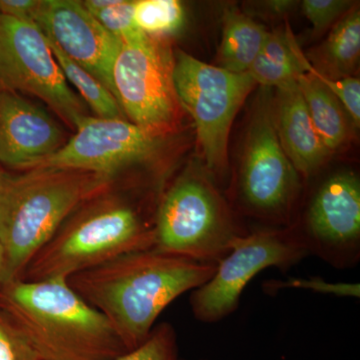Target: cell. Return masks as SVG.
<instances>
[{"mask_svg": "<svg viewBox=\"0 0 360 360\" xmlns=\"http://www.w3.org/2000/svg\"><path fill=\"white\" fill-rule=\"evenodd\" d=\"M222 20L219 68L234 73L248 72L269 32L234 7L225 9Z\"/></svg>", "mask_w": 360, "mask_h": 360, "instance_id": "ac0fdd59", "label": "cell"}, {"mask_svg": "<svg viewBox=\"0 0 360 360\" xmlns=\"http://www.w3.org/2000/svg\"><path fill=\"white\" fill-rule=\"evenodd\" d=\"M174 59L175 91L193 117L205 167L222 174L234 117L257 84L248 72H231L182 51L175 52Z\"/></svg>", "mask_w": 360, "mask_h": 360, "instance_id": "8992f818", "label": "cell"}, {"mask_svg": "<svg viewBox=\"0 0 360 360\" xmlns=\"http://www.w3.org/2000/svg\"><path fill=\"white\" fill-rule=\"evenodd\" d=\"M309 257L288 227L260 229L239 236L217 264L212 276L191 295L195 319L214 323L238 309L248 284L269 267L286 271Z\"/></svg>", "mask_w": 360, "mask_h": 360, "instance_id": "ba28073f", "label": "cell"}, {"mask_svg": "<svg viewBox=\"0 0 360 360\" xmlns=\"http://www.w3.org/2000/svg\"><path fill=\"white\" fill-rule=\"evenodd\" d=\"M40 0H0V13L14 20L34 23Z\"/></svg>", "mask_w": 360, "mask_h": 360, "instance_id": "83f0119b", "label": "cell"}, {"mask_svg": "<svg viewBox=\"0 0 360 360\" xmlns=\"http://www.w3.org/2000/svg\"><path fill=\"white\" fill-rule=\"evenodd\" d=\"M134 1L115 0L101 11L90 13L113 37L122 40L136 32L134 20Z\"/></svg>", "mask_w": 360, "mask_h": 360, "instance_id": "d4e9b609", "label": "cell"}, {"mask_svg": "<svg viewBox=\"0 0 360 360\" xmlns=\"http://www.w3.org/2000/svg\"><path fill=\"white\" fill-rule=\"evenodd\" d=\"M161 143L162 136L129 120L89 115L58 153L34 168L79 170L112 179L125 167L153 158Z\"/></svg>", "mask_w": 360, "mask_h": 360, "instance_id": "7c38bea8", "label": "cell"}, {"mask_svg": "<svg viewBox=\"0 0 360 360\" xmlns=\"http://www.w3.org/2000/svg\"><path fill=\"white\" fill-rule=\"evenodd\" d=\"M360 56V13L354 6L333 30L319 52V66L322 75L331 78L352 77Z\"/></svg>", "mask_w": 360, "mask_h": 360, "instance_id": "d6986e66", "label": "cell"}, {"mask_svg": "<svg viewBox=\"0 0 360 360\" xmlns=\"http://www.w3.org/2000/svg\"><path fill=\"white\" fill-rule=\"evenodd\" d=\"M46 39L66 82L75 87L84 103L91 108L97 117L127 120L120 103L110 90L89 71L66 56L51 39L49 37Z\"/></svg>", "mask_w": 360, "mask_h": 360, "instance_id": "ffe728a7", "label": "cell"}, {"mask_svg": "<svg viewBox=\"0 0 360 360\" xmlns=\"http://www.w3.org/2000/svg\"><path fill=\"white\" fill-rule=\"evenodd\" d=\"M113 360H179V345L174 326L168 322L155 326L139 347Z\"/></svg>", "mask_w": 360, "mask_h": 360, "instance_id": "603a6c76", "label": "cell"}, {"mask_svg": "<svg viewBox=\"0 0 360 360\" xmlns=\"http://www.w3.org/2000/svg\"><path fill=\"white\" fill-rule=\"evenodd\" d=\"M0 91L37 97L71 129L89 116L39 26L0 13Z\"/></svg>", "mask_w": 360, "mask_h": 360, "instance_id": "9c48e42d", "label": "cell"}, {"mask_svg": "<svg viewBox=\"0 0 360 360\" xmlns=\"http://www.w3.org/2000/svg\"><path fill=\"white\" fill-rule=\"evenodd\" d=\"M300 47L288 25L285 30L267 32L248 73L255 84L264 86L279 89L295 84L304 72L298 58Z\"/></svg>", "mask_w": 360, "mask_h": 360, "instance_id": "2e32d148", "label": "cell"}, {"mask_svg": "<svg viewBox=\"0 0 360 360\" xmlns=\"http://www.w3.org/2000/svg\"><path fill=\"white\" fill-rule=\"evenodd\" d=\"M300 179L279 141L274 113L269 106L262 108L251 122L239 174L241 206L260 219L290 224L302 188Z\"/></svg>", "mask_w": 360, "mask_h": 360, "instance_id": "8fae6325", "label": "cell"}, {"mask_svg": "<svg viewBox=\"0 0 360 360\" xmlns=\"http://www.w3.org/2000/svg\"><path fill=\"white\" fill-rule=\"evenodd\" d=\"M122 42L112 70L116 101L129 122L163 137L176 124L181 106L174 53L165 39L139 30Z\"/></svg>", "mask_w": 360, "mask_h": 360, "instance_id": "52a82bcc", "label": "cell"}, {"mask_svg": "<svg viewBox=\"0 0 360 360\" xmlns=\"http://www.w3.org/2000/svg\"><path fill=\"white\" fill-rule=\"evenodd\" d=\"M65 142L46 111L20 94L0 91V162L20 172L32 169Z\"/></svg>", "mask_w": 360, "mask_h": 360, "instance_id": "5bb4252c", "label": "cell"}, {"mask_svg": "<svg viewBox=\"0 0 360 360\" xmlns=\"http://www.w3.org/2000/svg\"><path fill=\"white\" fill-rule=\"evenodd\" d=\"M0 312L39 360H113L129 352L108 319L68 279L1 284Z\"/></svg>", "mask_w": 360, "mask_h": 360, "instance_id": "7a4b0ae2", "label": "cell"}, {"mask_svg": "<svg viewBox=\"0 0 360 360\" xmlns=\"http://www.w3.org/2000/svg\"><path fill=\"white\" fill-rule=\"evenodd\" d=\"M298 58L304 72L316 78L326 89L330 90L345 108L352 122L356 127L360 123V80L359 77H348L343 78H331L322 75L315 70L312 63L303 54L302 49H298Z\"/></svg>", "mask_w": 360, "mask_h": 360, "instance_id": "7402d4cb", "label": "cell"}, {"mask_svg": "<svg viewBox=\"0 0 360 360\" xmlns=\"http://www.w3.org/2000/svg\"><path fill=\"white\" fill-rule=\"evenodd\" d=\"M186 20L184 6L177 0L134 1V20L137 30L149 37H161L179 32Z\"/></svg>", "mask_w": 360, "mask_h": 360, "instance_id": "44dd1931", "label": "cell"}, {"mask_svg": "<svg viewBox=\"0 0 360 360\" xmlns=\"http://www.w3.org/2000/svg\"><path fill=\"white\" fill-rule=\"evenodd\" d=\"M248 231L234 221L229 206L205 175L189 172L162 194L155 217V250L219 264L232 243Z\"/></svg>", "mask_w": 360, "mask_h": 360, "instance_id": "5b68a950", "label": "cell"}, {"mask_svg": "<svg viewBox=\"0 0 360 360\" xmlns=\"http://www.w3.org/2000/svg\"><path fill=\"white\" fill-rule=\"evenodd\" d=\"M4 251L2 248L1 241H0V283H1L2 276H4Z\"/></svg>", "mask_w": 360, "mask_h": 360, "instance_id": "f1b7e54d", "label": "cell"}, {"mask_svg": "<svg viewBox=\"0 0 360 360\" xmlns=\"http://www.w3.org/2000/svg\"><path fill=\"white\" fill-rule=\"evenodd\" d=\"M286 288L312 290L323 295L340 296V297L359 298V283H328L321 277L311 278H290L288 281H269L264 283L266 295L278 292Z\"/></svg>", "mask_w": 360, "mask_h": 360, "instance_id": "cb8c5ba5", "label": "cell"}, {"mask_svg": "<svg viewBox=\"0 0 360 360\" xmlns=\"http://www.w3.org/2000/svg\"><path fill=\"white\" fill-rule=\"evenodd\" d=\"M277 91L274 120L279 141L300 177L309 179L330 153L315 129L297 82Z\"/></svg>", "mask_w": 360, "mask_h": 360, "instance_id": "9a60e30c", "label": "cell"}, {"mask_svg": "<svg viewBox=\"0 0 360 360\" xmlns=\"http://www.w3.org/2000/svg\"><path fill=\"white\" fill-rule=\"evenodd\" d=\"M110 184L71 213L20 279H68L113 258L153 248L155 220L146 219L129 201L110 195Z\"/></svg>", "mask_w": 360, "mask_h": 360, "instance_id": "277c9868", "label": "cell"}, {"mask_svg": "<svg viewBox=\"0 0 360 360\" xmlns=\"http://www.w3.org/2000/svg\"><path fill=\"white\" fill-rule=\"evenodd\" d=\"M111 180L90 172L37 167L11 174L0 169L1 284L20 279L28 264L71 213Z\"/></svg>", "mask_w": 360, "mask_h": 360, "instance_id": "3957f363", "label": "cell"}, {"mask_svg": "<svg viewBox=\"0 0 360 360\" xmlns=\"http://www.w3.org/2000/svg\"><path fill=\"white\" fill-rule=\"evenodd\" d=\"M215 269L151 248L113 258L68 281L108 319L130 352L146 340L168 305L205 284Z\"/></svg>", "mask_w": 360, "mask_h": 360, "instance_id": "6da1fadb", "label": "cell"}, {"mask_svg": "<svg viewBox=\"0 0 360 360\" xmlns=\"http://www.w3.org/2000/svg\"><path fill=\"white\" fill-rule=\"evenodd\" d=\"M307 255L338 269L360 260V180L350 170L326 177L307 201L302 222L290 225Z\"/></svg>", "mask_w": 360, "mask_h": 360, "instance_id": "30bf717a", "label": "cell"}, {"mask_svg": "<svg viewBox=\"0 0 360 360\" xmlns=\"http://www.w3.org/2000/svg\"><path fill=\"white\" fill-rule=\"evenodd\" d=\"M302 6L303 13L311 23L314 34L317 37L328 30L354 6L347 0H304Z\"/></svg>", "mask_w": 360, "mask_h": 360, "instance_id": "484cf974", "label": "cell"}, {"mask_svg": "<svg viewBox=\"0 0 360 360\" xmlns=\"http://www.w3.org/2000/svg\"><path fill=\"white\" fill-rule=\"evenodd\" d=\"M0 360H39L20 331L0 312Z\"/></svg>", "mask_w": 360, "mask_h": 360, "instance_id": "4316f807", "label": "cell"}, {"mask_svg": "<svg viewBox=\"0 0 360 360\" xmlns=\"http://www.w3.org/2000/svg\"><path fill=\"white\" fill-rule=\"evenodd\" d=\"M297 85L317 134L333 153L347 141L352 118L338 97L309 73H302Z\"/></svg>", "mask_w": 360, "mask_h": 360, "instance_id": "e0dca14e", "label": "cell"}, {"mask_svg": "<svg viewBox=\"0 0 360 360\" xmlns=\"http://www.w3.org/2000/svg\"><path fill=\"white\" fill-rule=\"evenodd\" d=\"M34 25L115 96L112 70L122 40L108 32L82 2L40 0Z\"/></svg>", "mask_w": 360, "mask_h": 360, "instance_id": "4fadbf2b", "label": "cell"}]
</instances>
